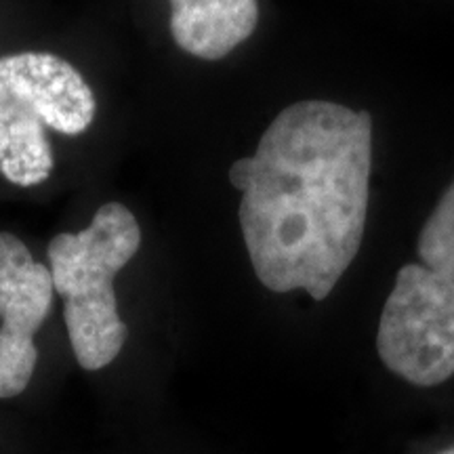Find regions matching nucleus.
<instances>
[{"label":"nucleus","instance_id":"obj_7","mask_svg":"<svg viewBox=\"0 0 454 454\" xmlns=\"http://www.w3.org/2000/svg\"><path fill=\"white\" fill-rule=\"evenodd\" d=\"M417 253L425 268L454 280V181L425 221Z\"/></svg>","mask_w":454,"mask_h":454},{"label":"nucleus","instance_id":"obj_1","mask_svg":"<svg viewBox=\"0 0 454 454\" xmlns=\"http://www.w3.org/2000/svg\"><path fill=\"white\" fill-rule=\"evenodd\" d=\"M372 173V118L325 99L284 107L253 156L231 164L254 274L274 293L325 301L360 253Z\"/></svg>","mask_w":454,"mask_h":454},{"label":"nucleus","instance_id":"obj_5","mask_svg":"<svg viewBox=\"0 0 454 454\" xmlns=\"http://www.w3.org/2000/svg\"><path fill=\"white\" fill-rule=\"evenodd\" d=\"M53 278L20 238L0 231V397L24 394L38 362L34 343L53 303Z\"/></svg>","mask_w":454,"mask_h":454},{"label":"nucleus","instance_id":"obj_3","mask_svg":"<svg viewBox=\"0 0 454 454\" xmlns=\"http://www.w3.org/2000/svg\"><path fill=\"white\" fill-rule=\"evenodd\" d=\"M98 101L82 74L51 53L0 57V173L9 184L34 187L53 173L49 130L81 135Z\"/></svg>","mask_w":454,"mask_h":454},{"label":"nucleus","instance_id":"obj_4","mask_svg":"<svg viewBox=\"0 0 454 454\" xmlns=\"http://www.w3.org/2000/svg\"><path fill=\"white\" fill-rule=\"evenodd\" d=\"M377 351L389 372L417 387L454 374V280L421 263L395 276L379 322Z\"/></svg>","mask_w":454,"mask_h":454},{"label":"nucleus","instance_id":"obj_2","mask_svg":"<svg viewBox=\"0 0 454 454\" xmlns=\"http://www.w3.org/2000/svg\"><path fill=\"white\" fill-rule=\"evenodd\" d=\"M139 247L137 219L121 202L104 204L89 227L49 244L53 288L64 299L67 337L84 371L112 364L127 343L129 326L118 314L114 280Z\"/></svg>","mask_w":454,"mask_h":454},{"label":"nucleus","instance_id":"obj_8","mask_svg":"<svg viewBox=\"0 0 454 454\" xmlns=\"http://www.w3.org/2000/svg\"><path fill=\"white\" fill-rule=\"evenodd\" d=\"M438 454H454V446H452V448H446V450H442V452H438Z\"/></svg>","mask_w":454,"mask_h":454},{"label":"nucleus","instance_id":"obj_6","mask_svg":"<svg viewBox=\"0 0 454 454\" xmlns=\"http://www.w3.org/2000/svg\"><path fill=\"white\" fill-rule=\"evenodd\" d=\"M170 36L187 55L223 59L253 36L259 0H168Z\"/></svg>","mask_w":454,"mask_h":454}]
</instances>
